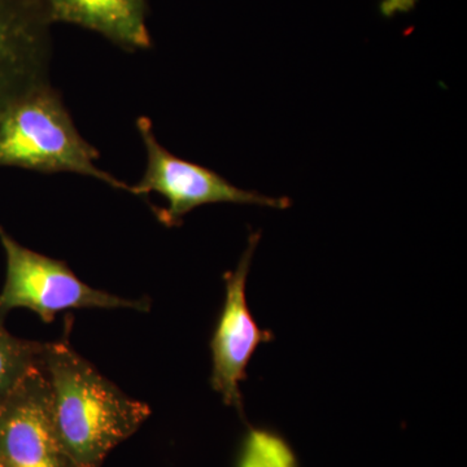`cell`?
I'll list each match as a JSON object with an SVG mask.
<instances>
[{
  "label": "cell",
  "instance_id": "cell-1",
  "mask_svg": "<svg viewBox=\"0 0 467 467\" xmlns=\"http://www.w3.org/2000/svg\"><path fill=\"white\" fill-rule=\"evenodd\" d=\"M42 368L52 427L77 467H100L150 416L149 404L129 398L67 342L45 343Z\"/></svg>",
  "mask_w": 467,
  "mask_h": 467
},
{
  "label": "cell",
  "instance_id": "cell-2",
  "mask_svg": "<svg viewBox=\"0 0 467 467\" xmlns=\"http://www.w3.org/2000/svg\"><path fill=\"white\" fill-rule=\"evenodd\" d=\"M99 150L77 130L60 94L46 82L0 109V168L77 173L131 193L130 184L97 165Z\"/></svg>",
  "mask_w": 467,
  "mask_h": 467
},
{
  "label": "cell",
  "instance_id": "cell-3",
  "mask_svg": "<svg viewBox=\"0 0 467 467\" xmlns=\"http://www.w3.org/2000/svg\"><path fill=\"white\" fill-rule=\"evenodd\" d=\"M0 243L7 259V275L0 292V310L26 308L51 324L69 309L126 308L149 312V299L130 300L86 285L64 261L24 247L0 225Z\"/></svg>",
  "mask_w": 467,
  "mask_h": 467
},
{
  "label": "cell",
  "instance_id": "cell-4",
  "mask_svg": "<svg viewBox=\"0 0 467 467\" xmlns=\"http://www.w3.org/2000/svg\"><path fill=\"white\" fill-rule=\"evenodd\" d=\"M137 128L146 147L147 165L142 180L131 186V193L146 196L156 192L168 202L165 208L152 207L153 213L162 225L181 226L186 214L212 202L254 204L278 209L290 207L288 198H273L239 189L216 171L177 158L160 144L149 117H140Z\"/></svg>",
  "mask_w": 467,
  "mask_h": 467
},
{
  "label": "cell",
  "instance_id": "cell-5",
  "mask_svg": "<svg viewBox=\"0 0 467 467\" xmlns=\"http://www.w3.org/2000/svg\"><path fill=\"white\" fill-rule=\"evenodd\" d=\"M259 241L260 233H252L238 266L223 275L225 304L211 339L212 389L220 393L227 407L235 408L242 417L244 410L239 384L247 378V367L257 347L272 342L275 337L272 331L257 326L245 295L252 257Z\"/></svg>",
  "mask_w": 467,
  "mask_h": 467
},
{
  "label": "cell",
  "instance_id": "cell-6",
  "mask_svg": "<svg viewBox=\"0 0 467 467\" xmlns=\"http://www.w3.org/2000/svg\"><path fill=\"white\" fill-rule=\"evenodd\" d=\"M0 465L77 467L52 427L42 364L27 374L0 407Z\"/></svg>",
  "mask_w": 467,
  "mask_h": 467
},
{
  "label": "cell",
  "instance_id": "cell-7",
  "mask_svg": "<svg viewBox=\"0 0 467 467\" xmlns=\"http://www.w3.org/2000/svg\"><path fill=\"white\" fill-rule=\"evenodd\" d=\"M51 26L38 0H0V109L50 82Z\"/></svg>",
  "mask_w": 467,
  "mask_h": 467
},
{
  "label": "cell",
  "instance_id": "cell-8",
  "mask_svg": "<svg viewBox=\"0 0 467 467\" xmlns=\"http://www.w3.org/2000/svg\"><path fill=\"white\" fill-rule=\"evenodd\" d=\"M51 24L67 23L99 33L126 51L147 50V0H38Z\"/></svg>",
  "mask_w": 467,
  "mask_h": 467
},
{
  "label": "cell",
  "instance_id": "cell-9",
  "mask_svg": "<svg viewBox=\"0 0 467 467\" xmlns=\"http://www.w3.org/2000/svg\"><path fill=\"white\" fill-rule=\"evenodd\" d=\"M7 313L0 310V407L30 371L42 364L45 343L15 337L5 327Z\"/></svg>",
  "mask_w": 467,
  "mask_h": 467
},
{
  "label": "cell",
  "instance_id": "cell-10",
  "mask_svg": "<svg viewBox=\"0 0 467 467\" xmlns=\"http://www.w3.org/2000/svg\"><path fill=\"white\" fill-rule=\"evenodd\" d=\"M235 467H300L290 442L275 430L250 427L243 438Z\"/></svg>",
  "mask_w": 467,
  "mask_h": 467
},
{
  "label": "cell",
  "instance_id": "cell-11",
  "mask_svg": "<svg viewBox=\"0 0 467 467\" xmlns=\"http://www.w3.org/2000/svg\"><path fill=\"white\" fill-rule=\"evenodd\" d=\"M0 467H3L2 465H0Z\"/></svg>",
  "mask_w": 467,
  "mask_h": 467
}]
</instances>
